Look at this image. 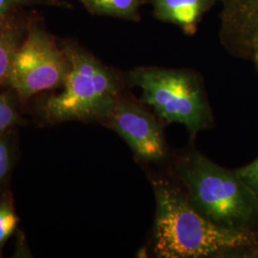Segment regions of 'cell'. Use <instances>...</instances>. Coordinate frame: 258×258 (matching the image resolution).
I'll list each match as a JSON object with an SVG mask.
<instances>
[{"instance_id":"obj_1","label":"cell","mask_w":258,"mask_h":258,"mask_svg":"<svg viewBox=\"0 0 258 258\" xmlns=\"http://www.w3.org/2000/svg\"><path fill=\"white\" fill-rule=\"evenodd\" d=\"M156 212L153 249L161 258L223 257L257 247L251 230L216 225L163 180L153 182Z\"/></svg>"},{"instance_id":"obj_2","label":"cell","mask_w":258,"mask_h":258,"mask_svg":"<svg viewBox=\"0 0 258 258\" xmlns=\"http://www.w3.org/2000/svg\"><path fill=\"white\" fill-rule=\"evenodd\" d=\"M173 172L185 186L188 202L216 225L250 230L257 223V198L235 170L190 150L178 157Z\"/></svg>"},{"instance_id":"obj_3","label":"cell","mask_w":258,"mask_h":258,"mask_svg":"<svg viewBox=\"0 0 258 258\" xmlns=\"http://www.w3.org/2000/svg\"><path fill=\"white\" fill-rule=\"evenodd\" d=\"M129 83L142 91V101L158 118L180 123L191 135L210 127L212 113L200 76L187 69L141 66L131 70Z\"/></svg>"},{"instance_id":"obj_4","label":"cell","mask_w":258,"mask_h":258,"mask_svg":"<svg viewBox=\"0 0 258 258\" xmlns=\"http://www.w3.org/2000/svg\"><path fill=\"white\" fill-rule=\"evenodd\" d=\"M64 52L69 71L63 91L47 102L48 117L56 120L107 119L119 99L117 78L81 49L68 47Z\"/></svg>"},{"instance_id":"obj_5","label":"cell","mask_w":258,"mask_h":258,"mask_svg":"<svg viewBox=\"0 0 258 258\" xmlns=\"http://www.w3.org/2000/svg\"><path fill=\"white\" fill-rule=\"evenodd\" d=\"M69 61L53 39L38 29L32 30L19 46L7 82L23 99L63 85Z\"/></svg>"},{"instance_id":"obj_6","label":"cell","mask_w":258,"mask_h":258,"mask_svg":"<svg viewBox=\"0 0 258 258\" xmlns=\"http://www.w3.org/2000/svg\"><path fill=\"white\" fill-rule=\"evenodd\" d=\"M106 120L139 159L158 162L166 156L162 126L149 111L137 102L119 98Z\"/></svg>"},{"instance_id":"obj_7","label":"cell","mask_w":258,"mask_h":258,"mask_svg":"<svg viewBox=\"0 0 258 258\" xmlns=\"http://www.w3.org/2000/svg\"><path fill=\"white\" fill-rule=\"evenodd\" d=\"M219 38L230 55L250 58L258 41V0H221Z\"/></svg>"},{"instance_id":"obj_8","label":"cell","mask_w":258,"mask_h":258,"mask_svg":"<svg viewBox=\"0 0 258 258\" xmlns=\"http://www.w3.org/2000/svg\"><path fill=\"white\" fill-rule=\"evenodd\" d=\"M153 15L160 21L173 24L192 36L206 13L221 0H149Z\"/></svg>"},{"instance_id":"obj_9","label":"cell","mask_w":258,"mask_h":258,"mask_svg":"<svg viewBox=\"0 0 258 258\" xmlns=\"http://www.w3.org/2000/svg\"><path fill=\"white\" fill-rule=\"evenodd\" d=\"M148 0H81L94 15L137 21L140 10Z\"/></svg>"},{"instance_id":"obj_10","label":"cell","mask_w":258,"mask_h":258,"mask_svg":"<svg viewBox=\"0 0 258 258\" xmlns=\"http://www.w3.org/2000/svg\"><path fill=\"white\" fill-rule=\"evenodd\" d=\"M19 46L17 32L11 28L0 27V83L7 82L12 62Z\"/></svg>"},{"instance_id":"obj_11","label":"cell","mask_w":258,"mask_h":258,"mask_svg":"<svg viewBox=\"0 0 258 258\" xmlns=\"http://www.w3.org/2000/svg\"><path fill=\"white\" fill-rule=\"evenodd\" d=\"M18 225V217L8 205H0V248L9 239Z\"/></svg>"},{"instance_id":"obj_12","label":"cell","mask_w":258,"mask_h":258,"mask_svg":"<svg viewBox=\"0 0 258 258\" xmlns=\"http://www.w3.org/2000/svg\"><path fill=\"white\" fill-rule=\"evenodd\" d=\"M241 180L249 186L258 200V158L247 166H242L235 170Z\"/></svg>"},{"instance_id":"obj_13","label":"cell","mask_w":258,"mask_h":258,"mask_svg":"<svg viewBox=\"0 0 258 258\" xmlns=\"http://www.w3.org/2000/svg\"><path fill=\"white\" fill-rule=\"evenodd\" d=\"M18 120V115L9 100L0 95V132L9 128Z\"/></svg>"},{"instance_id":"obj_14","label":"cell","mask_w":258,"mask_h":258,"mask_svg":"<svg viewBox=\"0 0 258 258\" xmlns=\"http://www.w3.org/2000/svg\"><path fill=\"white\" fill-rule=\"evenodd\" d=\"M9 166V149L4 142L0 141V181L7 174Z\"/></svg>"},{"instance_id":"obj_15","label":"cell","mask_w":258,"mask_h":258,"mask_svg":"<svg viewBox=\"0 0 258 258\" xmlns=\"http://www.w3.org/2000/svg\"><path fill=\"white\" fill-rule=\"evenodd\" d=\"M23 0H0V18L8 14L11 10Z\"/></svg>"},{"instance_id":"obj_16","label":"cell","mask_w":258,"mask_h":258,"mask_svg":"<svg viewBox=\"0 0 258 258\" xmlns=\"http://www.w3.org/2000/svg\"><path fill=\"white\" fill-rule=\"evenodd\" d=\"M237 257L258 258V246L242 251L239 255H237Z\"/></svg>"},{"instance_id":"obj_17","label":"cell","mask_w":258,"mask_h":258,"mask_svg":"<svg viewBox=\"0 0 258 258\" xmlns=\"http://www.w3.org/2000/svg\"><path fill=\"white\" fill-rule=\"evenodd\" d=\"M251 58H252V59H253V58H258V41L257 43H256V45H255V48H254V51H253V54H252Z\"/></svg>"},{"instance_id":"obj_18","label":"cell","mask_w":258,"mask_h":258,"mask_svg":"<svg viewBox=\"0 0 258 258\" xmlns=\"http://www.w3.org/2000/svg\"><path fill=\"white\" fill-rule=\"evenodd\" d=\"M252 60L254 61V63H255V66H256V68H257L258 70V58H253Z\"/></svg>"},{"instance_id":"obj_19","label":"cell","mask_w":258,"mask_h":258,"mask_svg":"<svg viewBox=\"0 0 258 258\" xmlns=\"http://www.w3.org/2000/svg\"><path fill=\"white\" fill-rule=\"evenodd\" d=\"M2 26V19H1V18H0V27Z\"/></svg>"}]
</instances>
